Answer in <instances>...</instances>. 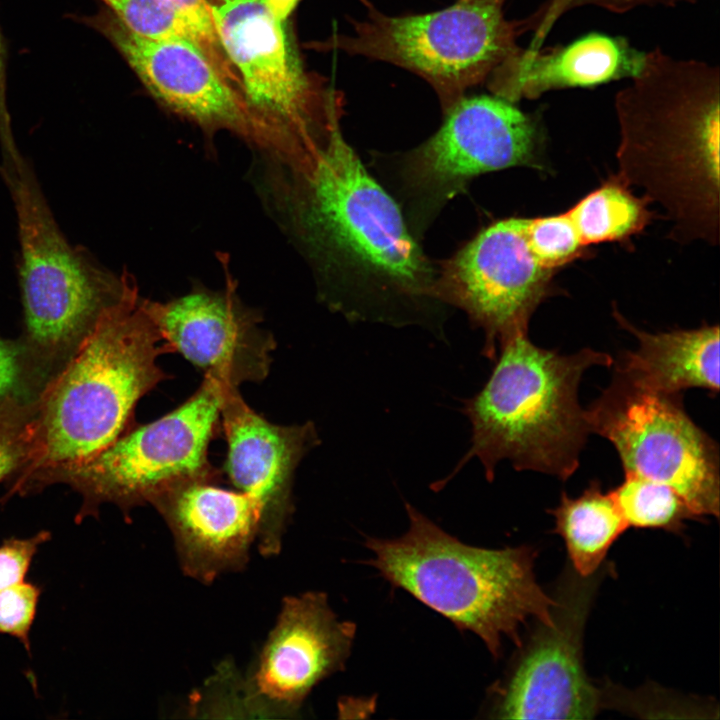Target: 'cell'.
Masks as SVG:
<instances>
[{
  "label": "cell",
  "mask_w": 720,
  "mask_h": 720,
  "mask_svg": "<svg viewBox=\"0 0 720 720\" xmlns=\"http://www.w3.org/2000/svg\"><path fill=\"white\" fill-rule=\"evenodd\" d=\"M266 162L265 199L329 306L352 318L401 321L440 303L438 271L345 141L339 117L303 166Z\"/></svg>",
  "instance_id": "cell-1"
},
{
  "label": "cell",
  "mask_w": 720,
  "mask_h": 720,
  "mask_svg": "<svg viewBox=\"0 0 720 720\" xmlns=\"http://www.w3.org/2000/svg\"><path fill=\"white\" fill-rule=\"evenodd\" d=\"M631 80L615 97L621 178L666 209L678 239L717 243L719 67L656 48Z\"/></svg>",
  "instance_id": "cell-2"
},
{
  "label": "cell",
  "mask_w": 720,
  "mask_h": 720,
  "mask_svg": "<svg viewBox=\"0 0 720 720\" xmlns=\"http://www.w3.org/2000/svg\"><path fill=\"white\" fill-rule=\"evenodd\" d=\"M169 352L135 288L108 309L38 392V442L14 482L90 458L130 429L138 401L169 378Z\"/></svg>",
  "instance_id": "cell-3"
},
{
  "label": "cell",
  "mask_w": 720,
  "mask_h": 720,
  "mask_svg": "<svg viewBox=\"0 0 720 720\" xmlns=\"http://www.w3.org/2000/svg\"><path fill=\"white\" fill-rule=\"evenodd\" d=\"M496 357L487 382L464 401L471 446L460 466L476 457L492 480L497 464L508 460L518 471L569 479L590 433L578 400L581 378L614 359L591 348L568 355L541 348L528 332L502 343Z\"/></svg>",
  "instance_id": "cell-4"
},
{
  "label": "cell",
  "mask_w": 720,
  "mask_h": 720,
  "mask_svg": "<svg viewBox=\"0 0 720 720\" xmlns=\"http://www.w3.org/2000/svg\"><path fill=\"white\" fill-rule=\"evenodd\" d=\"M409 528L393 539L367 538V563L394 586L475 633L494 657L504 636L519 641L527 618L552 624L557 600L534 574L535 551L527 546L486 549L446 533L410 504Z\"/></svg>",
  "instance_id": "cell-5"
},
{
  "label": "cell",
  "mask_w": 720,
  "mask_h": 720,
  "mask_svg": "<svg viewBox=\"0 0 720 720\" xmlns=\"http://www.w3.org/2000/svg\"><path fill=\"white\" fill-rule=\"evenodd\" d=\"M3 176L15 203L21 250V346L28 375L47 383L100 317L137 286L130 273L116 276L68 243L25 161Z\"/></svg>",
  "instance_id": "cell-6"
},
{
  "label": "cell",
  "mask_w": 720,
  "mask_h": 720,
  "mask_svg": "<svg viewBox=\"0 0 720 720\" xmlns=\"http://www.w3.org/2000/svg\"><path fill=\"white\" fill-rule=\"evenodd\" d=\"M230 386L205 376L180 406L157 420L128 429L90 458L36 472L12 485L26 495L64 483L82 497L76 520L114 504L126 517L162 490L185 480H218L209 461V444L218 430Z\"/></svg>",
  "instance_id": "cell-7"
},
{
  "label": "cell",
  "mask_w": 720,
  "mask_h": 720,
  "mask_svg": "<svg viewBox=\"0 0 720 720\" xmlns=\"http://www.w3.org/2000/svg\"><path fill=\"white\" fill-rule=\"evenodd\" d=\"M506 0H459L436 12L388 16L365 1L367 15L330 49L386 61L424 78L447 110L488 77L519 46L522 20L505 17Z\"/></svg>",
  "instance_id": "cell-8"
},
{
  "label": "cell",
  "mask_w": 720,
  "mask_h": 720,
  "mask_svg": "<svg viewBox=\"0 0 720 720\" xmlns=\"http://www.w3.org/2000/svg\"><path fill=\"white\" fill-rule=\"evenodd\" d=\"M537 121L498 96L462 97L438 131L394 158L395 185L412 234L422 233L475 177L513 166L537 167Z\"/></svg>",
  "instance_id": "cell-9"
},
{
  "label": "cell",
  "mask_w": 720,
  "mask_h": 720,
  "mask_svg": "<svg viewBox=\"0 0 720 720\" xmlns=\"http://www.w3.org/2000/svg\"><path fill=\"white\" fill-rule=\"evenodd\" d=\"M585 412L590 432L612 443L625 473L673 488L698 519L719 516V448L681 394L644 388L614 370Z\"/></svg>",
  "instance_id": "cell-10"
},
{
  "label": "cell",
  "mask_w": 720,
  "mask_h": 720,
  "mask_svg": "<svg viewBox=\"0 0 720 720\" xmlns=\"http://www.w3.org/2000/svg\"><path fill=\"white\" fill-rule=\"evenodd\" d=\"M211 13L221 46L251 108L302 155L313 151L340 116L334 91L305 72L284 23L262 0H217Z\"/></svg>",
  "instance_id": "cell-11"
},
{
  "label": "cell",
  "mask_w": 720,
  "mask_h": 720,
  "mask_svg": "<svg viewBox=\"0 0 720 720\" xmlns=\"http://www.w3.org/2000/svg\"><path fill=\"white\" fill-rule=\"evenodd\" d=\"M81 19L118 50L151 95L171 112L210 136L221 130L233 133L276 163L292 166L301 159V153L251 108L242 91L194 43L138 35L107 8Z\"/></svg>",
  "instance_id": "cell-12"
},
{
  "label": "cell",
  "mask_w": 720,
  "mask_h": 720,
  "mask_svg": "<svg viewBox=\"0 0 720 720\" xmlns=\"http://www.w3.org/2000/svg\"><path fill=\"white\" fill-rule=\"evenodd\" d=\"M553 272L531 244L528 219L512 217L483 229L442 264L435 292L484 331L482 353L493 360L502 343L528 332Z\"/></svg>",
  "instance_id": "cell-13"
},
{
  "label": "cell",
  "mask_w": 720,
  "mask_h": 720,
  "mask_svg": "<svg viewBox=\"0 0 720 720\" xmlns=\"http://www.w3.org/2000/svg\"><path fill=\"white\" fill-rule=\"evenodd\" d=\"M221 263L223 288L199 284L169 301L143 303L169 352L180 353L205 376L239 387L267 377L276 341L260 326L261 315L240 299L224 255Z\"/></svg>",
  "instance_id": "cell-14"
},
{
  "label": "cell",
  "mask_w": 720,
  "mask_h": 720,
  "mask_svg": "<svg viewBox=\"0 0 720 720\" xmlns=\"http://www.w3.org/2000/svg\"><path fill=\"white\" fill-rule=\"evenodd\" d=\"M569 577L561 585L553 622L541 623L503 689L504 719H591L602 704L587 677L582 637L595 584Z\"/></svg>",
  "instance_id": "cell-15"
},
{
  "label": "cell",
  "mask_w": 720,
  "mask_h": 720,
  "mask_svg": "<svg viewBox=\"0 0 720 720\" xmlns=\"http://www.w3.org/2000/svg\"><path fill=\"white\" fill-rule=\"evenodd\" d=\"M227 442L225 473L259 511L256 544L266 557L280 553L294 510L293 482L302 458L319 443L312 422L278 425L255 412L238 387H228L220 412Z\"/></svg>",
  "instance_id": "cell-16"
},
{
  "label": "cell",
  "mask_w": 720,
  "mask_h": 720,
  "mask_svg": "<svg viewBox=\"0 0 720 720\" xmlns=\"http://www.w3.org/2000/svg\"><path fill=\"white\" fill-rule=\"evenodd\" d=\"M356 626L339 621L323 592L286 597L248 683L271 718L290 717L323 679L343 669Z\"/></svg>",
  "instance_id": "cell-17"
},
{
  "label": "cell",
  "mask_w": 720,
  "mask_h": 720,
  "mask_svg": "<svg viewBox=\"0 0 720 720\" xmlns=\"http://www.w3.org/2000/svg\"><path fill=\"white\" fill-rule=\"evenodd\" d=\"M216 482L181 481L149 501L172 533L181 569L204 584L246 567L259 528L254 501Z\"/></svg>",
  "instance_id": "cell-18"
},
{
  "label": "cell",
  "mask_w": 720,
  "mask_h": 720,
  "mask_svg": "<svg viewBox=\"0 0 720 720\" xmlns=\"http://www.w3.org/2000/svg\"><path fill=\"white\" fill-rule=\"evenodd\" d=\"M646 56L624 37L589 33L567 45L519 47L490 75L489 87L512 103L536 99L552 90L632 79Z\"/></svg>",
  "instance_id": "cell-19"
},
{
  "label": "cell",
  "mask_w": 720,
  "mask_h": 720,
  "mask_svg": "<svg viewBox=\"0 0 720 720\" xmlns=\"http://www.w3.org/2000/svg\"><path fill=\"white\" fill-rule=\"evenodd\" d=\"M617 322L638 340L633 351L622 352L615 370L644 388L682 394L701 388L719 392V326L651 333L629 323L617 310Z\"/></svg>",
  "instance_id": "cell-20"
},
{
  "label": "cell",
  "mask_w": 720,
  "mask_h": 720,
  "mask_svg": "<svg viewBox=\"0 0 720 720\" xmlns=\"http://www.w3.org/2000/svg\"><path fill=\"white\" fill-rule=\"evenodd\" d=\"M555 532L564 540L579 576L590 577L599 568L612 544L628 528L610 491L593 480L577 497L565 492L551 510Z\"/></svg>",
  "instance_id": "cell-21"
},
{
  "label": "cell",
  "mask_w": 720,
  "mask_h": 720,
  "mask_svg": "<svg viewBox=\"0 0 720 720\" xmlns=\"http://www.w3.org/2000/svg\"><path fill=\"white\" fill-rule=\"evenodd\" d=\"M583 244L622 240L642 229L648 211L619 182H608L582 198L569 211Z\"/></svg>",
  "instance_id": "cell-22"
},
{
  "label": "cell",
  "mask_w": 720,
  "mask_h": 720,
  "mask_svg": "<svg viewBox=\"0 0 720 720\" xmlns=\"http://www.w3.org/2000/svg\"><path fill=\"white\" fill-rule=\"evenodd\" d=\"M610 493L628 527L680 532L685 520H698L673 488L641 476L624 473Z\"/></svg>",
  "instance_id": "cell-23"
},
{
  "label": "cell",
  "mask_w": 720,
  "mask_h": 720,
  "mask_svg": "<svg viewBox=\"0 0 720 720\" xmlns=\"http://www.w3.org/2000/svg\"><path fill=\"white\" fill-rule=\"evenodd\" d=\"M38 399L16 395L0 400V481L16 476L33 459L38 442Z\"/></svg>",
  "instance_id": "cell-24"
},
{
  "label": "cell",
  "mask_w": 720,
  "mask_h": 720,
  "mask_svg": "<svg viewBox=\"0 0 720 720\" xmlns=\"http://www.w3.org/2000/svg\"><path fill=\"white\" fill-rule=\"evenodd\" d=\"M190 712L205 717L270 718L247 677L240 675L231 664L222 665L193 697Z\"/></svg>",
  "instance_id": "cell-25"
},
{
  "label": "cell",
  "mask_w": 720,
  "mask_h": 720,
  "mask_svg": "<svg viewBox=\"0 0 720 720\" xmlns=\"http://www.w3.org/2000/svg\"><path fill=\"white\" fill-rule=\"evenodd\" d=\"M101 1L126 27L138 35L154 39L187 40L197 46L186 21L165 0Z\"/></svg>",
  "instance_id": "cell-26"
},
{
  "label": "cell",
  "mask_w": 720,
  "mask_h": 720,
  "mask_svg": "<svg viewBox=\"0 0 720 720\" xmlns=\"http://www.w3.org/2000/svg\"><path fill=\"white\" fill-rule=\"evenodd\" d=\"M528 234L542 263L553 271L585 246L568 212L528 219Z\"/></svg>",
  "instance_id": "cell-27"
},
{
  "label": "cell",
  "mask_w": 720,
  "mask_h": 720,
  "mask_svg": "<svg viewBox=\"0 0 720 720\" xmlns=\"http://www.w3.org/2000/svg\"><path fill=\"white\" fill-rule=\"evenodd\" d=\"M186 21L197 46L217 71L236 88L241 89L239 76L228 60L219 41L209 0H165Z\"/></svg>",
  "instance_id": "cell-28"
},
{
  "label": "cell",
  "mask_w": 720,
  "mask_h": 720,
  "mask_svg": "<svg viewBox=\"0 0 720 720\" xmlns=\"http://www.w3.org/2000/svg\"><path fill=\"white\" fill-rule=\"evenodd\" d=\"M683 0H546L529 17L522 19L524 30L533 33L531 47L542 46L554 24L568 11L582 6H596L624 13L641 5L672 4ZM688 1V0H685Z\"/></svg>",
  "instance_id": "cell-29"
},
{
  "label": "cell",
  "mask_w": 720,
  "mask_h": 720,
  "mask_svg": "<svg viewBox=\"0 0 720 720\" xmlns=\"http://www.w3.org/2000/svg\"><path fill=\"white\" fill-rule=\"evenodd\" d=\"M40 595L39 586L26 581L0 591V633L15 637L27 651Z\"/></svg>",
  "instance_id": "cell-30"
},
{
  "label": "cell",
  "mask_w": 720,
  "mask_h": 720,
  "mask_svg": "<svg viewBox=\"0 0 720 720\" xmlns=\"http://www.w3.org/2000/svg\"><path fill=\"white\" fill-rule=\"evenodd\" d=\"M51 538L40 531L28 538H9L0 545V591L25 581L40 546Z\"/></svg>",
  "instance_id": "cell-31"
},
{
  "label": "cell",
  "mask_w": 720,
  "mask_h": 720,
  "mask_svg": "<svg viewBox=\"0 0 720 720\" xmlns=\"http://www.w3.org/2000/svg\"><path fill=\"white\" fill-rule=\"evenodd\" d=\"M26 376L28 372L21 344L0 338V400L16 395Z\"/></svg>",
  "instance_id": "cell-32"
},
{
  "label": "cell",
  "mask_w": 720,
  "mask_h": 720,
  "mask_svg": "<svg viewBox=\"0 0 720 720\" xmlns=\"http://www.w3.org/2000/svg\"><path fill=\"white\" fill-rule=\"evenodd\" d=\"M0 144L3 154V172L17 168L23 158L20 156L12 133L11 118L7 106L6 71L3 41L0 33Z\"/></svg>",
  "instance_id": "cell-33"
},
{
  "label": "cell",
  "mask_w": 720,
  "mask_h": 720,
  "mask_svg": "<svg viewBox=\"0 0 720 720\" xmlns=\"http://www.w3.org/2000/svg\"><path fill=\"white\" fill-rule=\"evenodd\" d=\"M269 13L278 21L285 22L299 0H262Z\"/></svg>",
  "instance_id": "cell-34"
}]
</instances>
